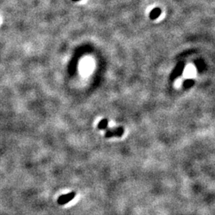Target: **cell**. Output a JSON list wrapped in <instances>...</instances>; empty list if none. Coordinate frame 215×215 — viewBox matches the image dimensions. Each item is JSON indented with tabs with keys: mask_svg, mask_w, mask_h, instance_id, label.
<instances>
[{
	"mask_svg": "<svg viewBox=\"0 0 215 215\" xmlns=\"http://www.w3.org/2000/svg\"><path fill=\"white\" fill-rule=\"evenodd\" d=\"M124 132V130L122 127H116L114 128H109L108 130L106 131L105 132V137L112 138V137H120L122 136Z\"/></svg>",
	"mask_w": 215,
	"mask_h": 215,
	"instance_id": "cell-1",
	"label": "cell"
},
{
	"mask_svg": "<svg viewBox=\"0 0 215 215\" xmlns=\"http://www.w3.org/2000/svg\"><path fill=\"white\" fill-rule=\"evenodd\" d=\"M75 195L76 194L74 192H71L69 193V194H66V195H61L60 198H58V203L61 204V205H64L65 203L73 200V198H75Z\"/></svg>",
	"mask_w": 215,
	"mask_h": 215,
	"instance_id": "cell-2",
	"label": "cell"
},
{
	"mask_svg": "<svg viewBox=\"0 0 215 215\" xmlns=\"http://www.w3.org/2000/svg\"><path fill=\"white\" fill-rule=\"evenodd\" d=\"M108 120L105 119V120H102L99 122L97 127L99 129H105L108 127Z\"/></svg>",
	"mask_w": 215,
	"mask_h": 215,
	"instance_id": "cell-3",
	"label": "cell"
},
{
	"mask_svg": "<svg viewBox=\"0 0 215 215\" xmlns=\"http://www.w3.org/2000/svg\"><path fill=\"white\" fill-rule=\"evenodd\" d=\"M193 85H194V80H185V81H184V83H183V87L186 88H187L191 87Z\"/></svg>",
	"mask_w": 215,
	"mask_h": 215,
	"instance_id": "cell-4",
	"label": "cell"
},
{
	"mask_svg": "<svg viewBox=\"0 0 215 215\" xmlns=\"http://www.w3.org/2000/svg\"><path fill=\"white\" fill-rule=\"evenodd\" d=\"M194 73H195V71H194V69H188L186 71V74L187 76H191L194 74Z\"/></svg>",
	"mask_w": 215,
	"mask_h": 215,
	"instance_id": "cell-5",
	"label": "cell"
},
{
	"mask_svg": "<svg viewBox=\"0 0 215 215\" xmlns=\"http://www.w3.org/2000/svg\"><path fill=\"white\" fill-rule=\"evenodd\" d=\"M153 13H154V14H151V17L152 18H156L157 16H159V11L158 10H155Z\"/></svg>",
	"mask_w": 215,
	"mask_h": 215,
	"instance_id": "cell-6",
	"label": "cell"
}]
</instances>
